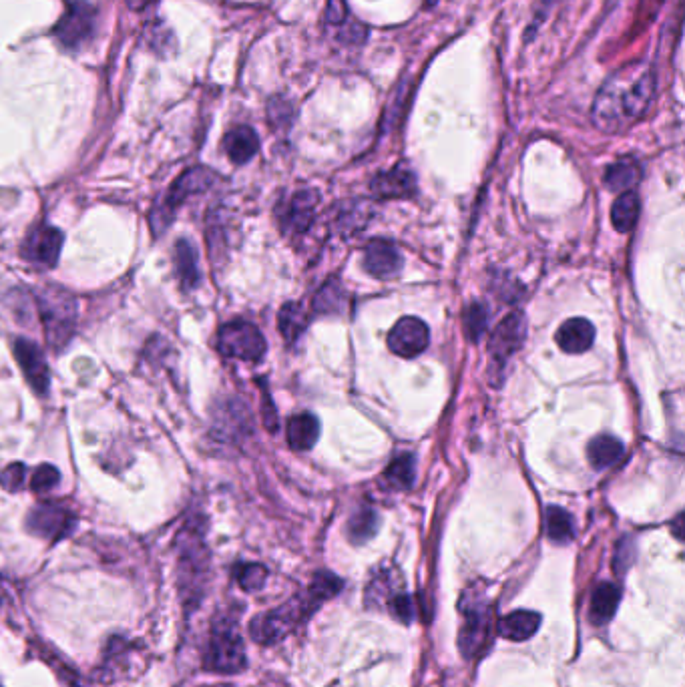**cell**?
<instances>
[{
	"instance_id": "836d02e7",
	"label": "cell",
	"mask_w": 685,
	"mask_h": 687,
	"mask_svg": "<svg viewBox=\"0 0 685 687\" xmlns=\"http://www.w3.org/2000/svg\"><path fill=\"white\" fill-rule=\"evenodd\" d=\"M487 326V314L481 306H473L469 312H467V330L471 334L473 340H479V336L483 334Z\"/></svg>"
},
{
	"instance_id": "4dcf8cb0",
	"label": "cell",
	"mask_w": 685,
	"mask_h": 687,
	"mask_svg": "<svg viewBox=\"0 0 685 687\" xmlns=\"http://www.w3.org/2000/svg\"><path fill=\"white\" fill-rule=\"evenodd\" d=\"M238 583L242 589L246 591H258L264 587L266 579H268V571L264 565H256V563H250V565H242L238 567Z\"/></svg>"
},
{
	"instance_id": "44dd1931",
	"label": "cell",
	"mask_w": 685,
	"mask_h": 687,
	"mask_svg": "<svg viewBox=\"0 0 685 687\" xmlns=\"http://www.w3.org/2000/svg\"><path fill=\"white\" fill-rule=\"evenodd\" d=\"M623 452H625V446L615 436H597L587 446L589 463L595 469H609V467H613L619 461V458L623 456Z\"/></svg>"
},
{
	"instance_id": "4316f807",
	"label": "cell",
	"mask_w": 685,
	"mask_h": 687,
	"mask_svg": "<svg viewBox=\"0 0 685 687\" xmlns=\"http://www.w3.org/2000/svg\"><path fill=\"white\" fill-rule=\"evenodd\" d=\"M547 535L551 541L559 543V545H565L569 541H573L575 537V527H573V519L571 515L561 509V507H549L547 509Z\"/></svg>"
},
{
	"instance_id": "f1b7e54d",
	"label": "cell",
	"mask_w": 685,
	"mask_h": 687,
	"mask_svg": "<svg viewBox=\"0 0 685 687\" xmlns=\"http://www.w3.org/2000/svg\"><path fill=\"white\" fill-rule=\"evenodd\" d=\"M378 531V515L372 509H360L348 521V537L352 543H366Z\"/></svg>"
},
{
	"instance_id": "ffe728a7",
	"label": "cell",
	"mask_w": 685,
	"mask_h": 687,
	"mask_svg": "<svg viewBox=\"0 0 685 687\" xmlns=\"http://www.w3.org/2000/svg\"><path fill=\"white\" fill-rule=\"evenodd\" d=\"M605 185L611 191H631L639 179H641V167L637 163V159L633 157H623L619 161H615L613 165H609V169L605 171Z\"/></svg>"
},
{
	"instance_id": "ac0fdd59",
	"label": "cell",
	"mask_w": 685,
	"mask_h": 687,
	"mask_svg": "<svg viewBox=\"0 0 685 687\" xmlns=\"http://www.w3.org/2000/svg\"><path fill=\"white\" fill-rule=\"evenodd\" d=\"M541 627V615L535 611H515L501 619L499 633L509 641H527Z\"/></svg>"
},
{
	"instance_id": "5bb4252c",
	"label": "cell",
	"mask_w": 685,
	"mask_h": 687,
	"mask_svg": "<svg viewBox=\"0 0 685 687\" xmlns=\"http://www.w3.org/2000/svg\"><path fill=\"white\" fill-rule=\"evenodd\" d=\"M402 266L398 248L386 240H374L364 250V270L374 278H390Z\"/></svg>"
},
{
	"instance_id": "8fae6325",
	"label": "cell",
	"mask_w": 685,
	"mask_h": 687,
	"mask_svg": "<svg viewBox=\"0 0 685 687\" xmlns=\"http://www.w3.org/2000/svg\"><path fill=\"white\" fill-rule=\"evenodd\" d=\"M15 356L31 388L37 394H45L51 386V370H49L43 350L35 342L27 338H19L15 342Z\"/></svg>"
},
{
	"instance_id": "9c48e42d",
	"label": "cell",
	"mask_w": 685,
	"mask_h": 687,
	"mask_svg": "<svg viewBox=\"0 0 685 687\" xmlns=\"http://www.w3.org/2000/svg\"><path fill=\"white\" fill-rule=\"evenodd\" d=\"M63 242H65V236L61 229L51 227V225H37L25 238L21 254L25 260L37 266L53 268L59 262Z\"/></svg>"
},
{
	"instance_id": "83f0119b",
	"label": "cell",
	"mask_w": 685,
	"mask_h": 687,
	"mask_svg": "<svg viewBox=\"0 0 685 687\" xmlns=\"http://www.w3.org/2000/svg\"><path fill=\"white\" fill-rule=\"evenodd\" d=\"M278 320H280V332H282V336L288 342H296L304 334L306 324H308L304 308L300 304H296V302L286 304L280 310V318Z\"/></svg>"
},
{
	"instance_id": "8d00e7d4",
	"label": "cell",
	"mask_w": 685,
	"mask_h": 687,
	"mask_svg": "<svg viewBox=\"0 0 685 687\" xmlns=\"http://www.w3.org/2000/svg\"><path fill=\"white\" fill-rule=\"evenodd\" d=\"M436 3H438V0H426V5H428V7H434Z\"/></svg>"
},
{
	"instance_id": "4fadbf2b",
	"label": "cell",
	"mask_w": 685,
	"mask_h": 687,
	"mask_svg": "<svg viewBox=\"0 0 685 687\" xmlns=\"http://www.w3.org/2000/svg\"><path fill=\"white\" fill-rule=\"evenodd\" d=\"M525 340V322L521 314L507 316L493 332L491 338V360L503 366L523 344Z\"/></svg>"
},
{
	"instance_id": "277c9868",
	"label": "cell",
	"mask_w": 685,
	"mask_h": 687,
	"mask_svg": "<svg viewBox=\"0 0 685 687\" xmlns=\"http://www.w3.org/2000/svg\"><path fill=\"white\" fill-rule=\"evenodd\" d=\"M459 607L463 615L459 645L465 657L471 659L481 655L491 643L495 627V609L479 591H469L459 603Z\"/></svg>"
},
{
	"instance_id": "e0dca14e",
	"label": "cell",
	"mask_w": 685,
	"mask_h": 687,
	"mask_svg": "<svg viewBox=\"0 0 685 687\" xmlns=\"http://www.w3.org/2000/svg\"><path fill=\"white\" fill-rule=\"evenodd\" d=\"M223 149L236 165H244L252 161L260 149L258 133L248 125H240L225 135Z\"/></svg>"
},
{
	"instance_id": "1f68e13d",
	"label": "cell",
	"mask_w": 685,
	"mask_h": 687,
	"mask_svg": "<svg viewBox=\"0 0 685 687\" xmlns=\"http://www.w3.org/2000/svg\"><path fill=\"white\" fill-rule=\"evenodd\" d=\"M61 483V475L55 467L51 465H41L31 481V487L35 493H49L51 489H55Z\"/></svg>"
},
{
	"instance_id": "603a6c76",
	"label": "cell",
	"mask_w": 685,
	"mask_h": 687,
	"mask_svg": "<svg viewBox=\"0 0 685 687\" xmlns=\"http://www.w3.org/2000/svg\"><path fill=\"white\" fill-rule=\"evenodd\" d=\"M619 599H621V593L613 583L597 585V589L591 595V607H589L591 621L597 625L607 623L615 615Z\"/></svg>"
},
{
	"instance_id": "52a82bcc",
	"label": "cell",
	"mask_w": 685,
	"mask_h": 687,
	"mask_svg": "<svg viewBox=\"0 0 685 687\" xmlns=\"http://www.w3.org/2000/svg\"><path fill=\"white\" fill-rule=\"evenodd\" d=\"M217 348L227 358L244 362H258L266 354V340L262 332L244 320L225 324L217 336Z\"/></svg>"
},
{
	"instance_id": "3957f363",
	"label": "cell",
	"mask_w": 685,
	"mask_h": 687,
	"mask_svg": "<svg viewBox=\"0 0 685 687\" xmlns=\"http://www.w3.org/2000/svg\"><path fill=\"white\" fill-rule=\"evenodd\" d=\"M37 308L45 336L55 350H63L75 334L77 302L61 286H45L37 292Z\"/></svg>"
},
{
	"instance_id": "d4e9b609",
	"label": "cell",
	"mask_w": 685,
	"mask_h": 687,
	"mask_svg": "<svg viewBox=\"0 0 685 687\" xmlns=\"http://www.w3.org/2000/svg\"><path fill=\"white\" fill-rule=\"evenodd\" d=\"M637 215H639V197L633 191L621 193L611 207V221L617 232L629 234L637 223Z\"/></svg>"
},
{
	"instance_id": "f546056e",
	"label": "cell",
	"mask_w": 685,
	"mask_h": 687,
	"mask_svg": "<svg viewBox=\"0 0 685 687\" xmlns=\"http://www.w3.org/2000/svg\"><path fill=\"white\" fill-rule=\"evenodd\" d=\"M344 290L338 286V282H330L322 288V292L316 296L314 306L318 308V312L322 314H332V312H340L344 306Z\"/></svg>"
},
{
	"instance_id": "2e32d148",
	"label": "cell",
	"mask_w": 685,
	"mask_h": 687,
	"mask_svg": "<svg viewBox=\"0 0 685 687\" xmlns=\"http://www.w3.org/2000/svg\"><path fill=\"white\" fill-rule=\"evenodd\" d=\"M595 340V328L585 318H571L567 320L555 336V342L559 348L567 354H583L593 346Z\"/></svg>"
},
{
	"instance_id": "7402d4cb",
	"label": "cell",
	"mask_w": 685,
	"mask_h": 687,
	"mask_svg": "<svg viewBox=\"0 0 685 687\" xmlns=\"http://www.w3.org/2000/svg\"><path fill=\"white\" fill-rule=\"evenodd\" d=\"M320 436V424L312 414H298L288 422V442L294 450H310Z\"/></svg>"
},
{
	"instance_id": "cb8c5ba5",
	"label": "cell",
	"mask_w": 685,
	"mask_h": 687,
	"mask_svg": "<svg viewBox=\"0 0 685 687\" xmlns=\"http://www.w3.org/2000/svg\"><path fill=\"white\" fill-rule=\"evenodd\" d=\"M175 272L183 286V290H191L199 282L197 270V252L187 240H179L175 244Z\"/></svg>"
},
{
	"instance_id": "7a4b0ae2",
	"label": "cell",
	"mask_w": 685,
	"mask_h": 687,
	"mask_svg": "<svg viewBox=\"0 0 685 687\" xmlns=\"http://www.w3.org/2000/svg\"><path fill=\"white\" fill-rule=\"evenodd\" d=\"M342 589V581L332 573H318L308 591L288 601L286 605L256 617L250 625V633L258 643L272 645L290 635L304 619H308L324 601L334 597Z\"/></svg>"
},
{
	"instance_id": "8992f818",
	"label": "cell",
	"mask_w": 685,
	"mask_h": 687,
	"mask_svg": "<svg viewBox=\"0 0 685 687\" xmlns=\"http://www.w3.org/2000/svg\"><path fill=\"white\" fill-rule=\"evenodd\" d=\"M205 667L217 673H238L246 667V647L234 625H217L211 633Z\"/></svg>"
},
{
	"instance_id": "e575fe53",
	"label": "cell",
	"mask_w": 685,
	"mask_h": 687,
	"mask_svg": "<svg viewBox=\"0 0 685 687\" xmlns=\"http://www.w3.org/2000/svg\"><path fill=\"white\" fill-rule=\"evenodd\" d=\"M326 21L330 25H344L348 21V7L344 0H330L326 9Z\"/></svg>"
},
{
	"instance_id": "5b68a950",
	"label": "cell",
	"mask_w": 685,
	"mask_h": 687,
	"mask_svg": "<svg viewBox=\"0 0 685 687\" xmlns=\"http://www.w3.org/2000/svg\"><path fill=\"white\" fill-rule=\"evenodd\" d=\"M213 181L215 173L205 167H191L183 175H179V179L167 191L163 203L155 207L151 213V225L155 229V234H161L163 229H167V225L175 217L177 207H181L187 201V197L207 191L213 185Z\"/></svg>"
},
{
	"instance_id": "9a60e30c",
	"label": "cell",
	"mask_w": 685,
	"mask_h": 687,
	"mask_svg": "<svg viewBox=\"0 0 685 687\" xmlns=\"http://www.w3.org/2000/svg\"><path fill=\"white\" fill-rule=\"evenodd\" d=\"M372 191L382 199H406L416 191V177L406 167H394L372 181Z\"/></svg>"
},
{
	"instance_id": "484cf974",
	"label": "cell",
	"mask_w": 685,
	"mask_h": 687,
	"mask_svg": "<svg viewBox=\"0 0 685 687\" xmlns=\"http://www.w3.org/2000/svg\"><path fill=\"white\" fill-rule=\"evenodd\" d=\"M414 473H416L414 456L412 454H400L388 465L384 477L390 483V487L404 491V489H410L414 485Z\"/></svg>"
},
{
	"instance_id": "30bf717a",
	"label": "cell",
	"mask_w": 685,
	"mask_h": 687,
	"mask_svg": "<svg viewBox=\"0 0 685 687\" xmlns=\"http://www.w3.org/2000/svg\"><path fill=\"white\" fill-rule=\"evenodd\" d=\"M428 340L430 332L426 324L412 316L398 320L388 334V346L400 358H414L422 354L428 348Z\"/></svg>"
},
{
	"instance_id": "d6986e66",
	"label": "cell",
	"mask_w": 685,
	"mask_h": 687,
	"mask_svg": "<svg viewBox=\"0 0 685 687\" xmlns=\"http://www.w3.org/2000/svg\"><path fill=\"white\" fill-rule=\"evenodd\" d=\"M402 589V579L394 569H382L374 579L370 581L366 589V603L368 605H380L388 607L390 601L400 595Z\"/></svg>"
},
{
	"instance_id": "ba28073f",
	"label": "cell",
	"mask_w": 685,
	"mask_h": 687,
	"mask_svg": "<svg viewBox=\"0 0 685 687\" xmlns=\"http://www.w3.org/2000/svg\"><path fill=\"white\" fill-rule=\"evenodd\" d=\"M75 515L57 503H41L37 505L27 519V525L31 529V533L43 537V539H51V541H59L63 537H67L73 529H75Z\"/></svg>"
},
{
	"instance_id": "7c38bea8",
	"label": "cell",
	"mask_w": 685,
	"mask_h": 687,
	"mask_svg": "<svg viewBox=\"0 0 685 687\" xmlns=\"http://www.w3.org/2000/svg\"><path fill=\"white\" fill-rule=\"evenodd\" d=\"M95 27V11L83 3H73L55 27V37L61 45L75 49L89 39Z\"/></svg>"
},
{
	"instance_id": "d590c367",
	"label": "cell",
	"mask_w": 685,
	"mask_h": 687,
	"mask_svg": "<svg viewBox=\"0 0 685 687\" xmlns=\"http://www.w3.org/2000/svg\"><path fill=\"white\" fill-rule=\"evenodd\" d=\"M149 3H153V0H127L129 9H133V11H141V9H145Z\"/></svg>"
},
{
	"instance_id": "6da1fadb",
	"label": "cell",
	"mask_w": 685,
	"mask_h": 687,
	"mask_svg": "<svg viewBox=\"0 0 685 687\" xmlns=\"http://www.w3.org/2000/svg\"><path fill=\"white\" fill-rule=\"evenodd\" d=\"M655 95V73L649 63L635 61L617 69L597 91L593 101V125L615 135L635 125L649 109Z\"/></svg>"
},
{
	"instance_id": "d6a6232c",
	"label": "cell",
	"mask_w": 685,
	"mask_h": 687,
	"mask_svg": "<svg viewBox=\"0 0 685 687\" xmlns=\"http://www.w3.org/2000/svg\"><path fill=\"white\" fill-rule=\"evenodd\" d=\"M25 479H27V467L21 463L9 465L3 473H0V485L11 493L21 491V487L25 485Z\"/></svg>"
}]
</instances>
